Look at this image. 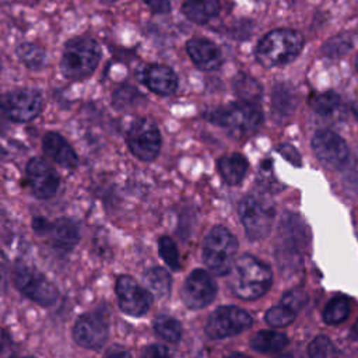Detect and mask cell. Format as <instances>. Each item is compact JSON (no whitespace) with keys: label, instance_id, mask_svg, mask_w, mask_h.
<instances>
[{"label":"cell","instance_id":"10","mask_svg":"<svg viewBox=\"0 0 358 358\" xmlns=\"http://www.w3.org/2000/svg\"><path fill=\"white\" fill-rule=\"evenodd\" d=\"M217 294V284L211 274L203 268L193 270L186 278L182 288V299L189 309H201L213 299Z\"/></svg>","mask_w":358,"mask_h":358},{"label":"cell","instance_id":"38","mask_svg":"<svg viewBox=\"0 0 358 358\" xmlns=\"http://www.w3.org/2000/svg\"><path fill=\"white\" fill-rule=\"evenodd\" d=\"M143 358H171V354L164 345L154 344L144 351Z\"/></svg>","mask_w":358,"mask_h":358},{"label":"cell","instance_id":"39","mask_svg":"<svg viewBox=\"0 0 358 358\" xmlns=\"http://www.w3.org/2000/svg\"><path fill=\"white\" fill-rule=\"evenodd\" d=\"M345 179L347 182L354 186V187H358V159L354 161L350 168L347 169V175H345Z\"/></svg>","mask_w":358,"mask_h":358},{"label":"cell","instance_id":"17","mask_svg":"<svg viewBox=\"0 0 358 358\" xmlns=\"http://www.w3.org/2000/svg\"><path fill=\"white\" fill-rule=\"evenodd\" d=\"M143 84L152 92L166 96L172 95L178 88V77L175 71L164 64H151L141 73Z\"/></svg>","mask_w":358,"mask_h":358},{"label":"cell","instance_id":"12","mask_svg":"<svg viewBox=\"0 0 358 358\" xmlns=\"http://www.w3.org/2000/svg\"><path fill=\"white\" fill-rule=\"evenodd\" d=\"M27 182L35 197L50 199L59 189L60 178L49 162L42 158H32L27 164Z\"/></svg>","mask_w":358,"mask_h":358},{"label":"cell","instance_id":"29","mask_svg":"<svg viewBox=\"0 0 358 358\" xmlns=\"http://www.w3.org/2000/svg\"><path fill=\"white\" fill-rule=\"evenodd\" d=\"M341 101H340V96L336 94V92H331V91H327V92H322V94H317L315 95L312 99H310V106L312 109L322 115V116H330L333 115L338 106H340Z\"/></svg>","mask_w":358,"mask_h":358},{"label":"cell","instance_id":"31","mask_svg":"<svg viewBox=\"0 0 358 358\" xmlns=\"http://www.w3.org/2000/svg\"><path fill=\"white\" fill-rule=\"evenodd\" d=\"M308 355L309 358H336L337 351L329 337L317 336L308 345Z\"/></svg>","mask_w":358,"mask_h":358},{"label":"cell","instance_id":"40","mask_svg":"<svg viewBox=\"0 0 358 358\" xmlns=\"http://www.w3.org/2000/svg\"><path fill=\"white\" fill-rule=\"evenodd\" d=\"M103 358H130V354L124 350H116V351H110Z\"/></svg>","mask_w":358,"mask_h":358},{"label":"cell","instance_id":"8","mask_svg":"<svg viewBox=\"0 0 358 358\" xmlns=\"http://www.w3.org/2000/svg\"><path fill=\"white\" fill-rule=\"evenodd\" d=\"M126 141L133 152L141 161H152L161 148V134L157 124L147 117L134 120L127 133Z\"/></svg>","mask_w":358,"mask_h":358},{"label":"cell","instance_id":"34","mask_svg":"<svg viewBox=\"0 0 358 358\" xmlns=\"http://www.w3.org/2000/svg\"><path fill=\"white\" fill-rule=\"evenodd\" d=\"M281 302H282L281 305L287 306L288 309H291L292 312L296 313L306 305L308 294L302 288H294V289H289L288 292H285L282 295Z\"/></svg>","mask_w":358,"mask_h":358},{"label":"cell","instance_id":"43","mask_svg":"<svg viewBox=\"0 0 358 358\" xmlns=\"http://www.w3.org/2000/svg\"><path fill=\"white\" fill-rule=\"evenodd\" d=\"M274 358H292V357H291V354H281V355H277Z\"/></svg>","mask_w":358,"mask_h":358},{"label":"cell","instance_id":"3","mask_svg":"<svg viewBox=\"0 0 358 358\" xmlns=\"http://www.w3.org/2000/svg\"><path fill=\"white\" fill-rule=\"evenodd\" d=\"M101 59V49L94 39L73 38L63 49L60 70L69 80H83L90 77Z\"/></svg>","mask_w":358,"mask_h":358},{"label":"cell","instance_id":"37","mask_svg":"<svg viewBox=\"0 0 358 358\" xmlns=\"http://www.w3.org/2000/svg\"><path fill=\"white\" fill-rule=\"evenodd\" d=\"M148 8L155 14H166L171 11V1L169 0H144Z\"/></svg>","mask_w":358,"mask_h":358},{"label":"cell","instance_id":"18","mask_svg":"<svg viewBox=\"0 0 358 358\" xmlns=\"http://www.w3.org/2000/svg\"><path fill=\"white\" fill-rule=\"evenodd\" d=\"M42 147L45 154L60 166L67 169H73L77 166L78 157L74 148L59 133L49 131L48 134H45L42 140Z\"/></svg>","mask_w":358,"mask_h":358},{"label":"cell","instance_id":"23","mask_svg":"<svg viewBox=\"0 0 358 358\" xmlns=\"http://www.w3.org/2000/svg\"><path fill=\"white\" fill-rule=\"evenodd\" d=\"M288 344L285 334L273 330H260L250 338V345L259 352H278Z\"/></svg>","mask_w":358,"mask_h":358},{"label":"cell","instance_id":"27","mask_svg":"<svg viewBox=\"0 0 358 358\" xmlns=\"http://www.w3.org/2000/svg\"><path fill=\"white\" fill-rule=\"evenodd\" d=\"M154 330L157 334L168 343H178L182 336L180 323L168 315H159L154 322Z\"/></svg>","mask_w":358,"mask_h":358},{"label":"cell","instance_id":"25","mask_svg":"<svg viewBox=\"0 0 358 358\" xmlns=\"http://www.w3.org/2000/svg\"><path fill=\"white\" fill-rule=\"evenodd\" d=\"M232 87L235 94L241 98V101H245V102L255 103V101H257L263 94L260 83L246 73L236 74V77L234 78Z\"/></svg>","mask_w":358,"mask_h":358},{"label":"cell","instance_id":"22","mask_svg":"<svg viewBox=\"0 0 358 358\" xmlns=\"http://www.w3.org/2000/svg\"><path fill=\"white\" fill-rule=\"evenodd\" d=\"M220 0H186L182 11L194 24H206L220 13Z\"/></svg>","mask_w":358,"mask_h":358},{"label":"cell","instance_id":"44","mask_svg":"<svg viewBox=\"0 0 358 358\" xmlns=\"http://www.w3.org/2000/svg\"><path fill=\"white\" fill-rule=\"evenodd\" d=\"M10 358H32V357H21V355H14V357H10Z\"/></svg>","mask_w":358,"mask_h":358},{"label":"cell","instance_id":"14","mask_svg":"<svg viewBox=\"0 0 358 358\" xmlns=\"http://www.w3.org/2000/svg\"><path fill=\"white\" fill-rule=\"evenodd\" d=\"M116 295L120 309L129 316H143L151 306V294L140 287L130 275L119 277Z\"/></svg>","mask_w":358,"mask_h":358},{"label":"cell","instance_id":"5","mask_svg":"<svg viewBox=\"0 0 358 358\" xmlns=\"http://www.w3.org/2000/svg\"><path fill=\"white\" fill-rule=\"evenodd\" d=\"M236 248L238 242L231 231L217 225L210 229L203 241V260L214 274H228L234 267Z\"/></svg>","mask_w":358,"mask_h":358},{"label":"cell","instance_id":"16","mask_svg":"<svg viewBox=\"0 0 358 358\" xmlns=\"http://www.w3.org/2000/svg\"><path fill=\"white\" fill-rule=\"evenodd\" d=\"M186 50L193 63L204 71L217 70L224 62L220 48L206 38L190 39L186 43Z\"/></svg>","mask_w":358,"mask_h":358},{"label":"cell","instance_id":"30","mask_svg":"<svg viewBox=\"0 0 358 358\" xmlns=\"http://www.w3.org/2000/svg\"><path fill=\"white\" fill-rule=\"evenodd\" d=\"M145 281L148 287L159 296H164L171 289V275L162 267H152L145 273Z\"/></svg>","mask_w":358,"mask_h":358},{"label":"cell","instance_id":"4","mask_svg":"<svg viewBox=\"0 0 358 358\" xmlns=\"http://www.w3.org/2000/svg\"><path fill=\"white\" fill-rule=\"evenodd\" d=\"M208 119L235 136H248L263 123V112L256 103L241 101L211 110Z\"/></svg>","mask_w":358,"mask_h":358},{"label":"cell","instance_id":"42","mask_svg":"<svg viewBox=\"0 0 358 358\" xmlns=\"http://www.w3.org/2000/svg\"><path fill=\"white\" fill-rule=\"evenodd\" d=\"M352 112H354V115L357 116V119H358V102L352 106Z\"/></svg>","mask_w":358,"mask_h":358},{"label":"cell","instance_id":"33","mask_svg":"<svg viewBox=\"0 0 358 358\" xmlns=\"http://www.w3.org/2000/svg\"><path fill=\"white\" fill-rule=\"evenodd\" d=\"M158 250L162 257V260L172 268V270H179L180 263H179V253L175 242L168 238V236H161L158 239Z\"/></svg>","mask_w":358,"mask_h":358},{"label":"cell","instance_id":"28","mask_svg":"<svg viewBox=\"0 0 358 358\" xmlns=\"http://www.w3.org/2000/svg\"><path fill=\"white\" fill-rule=\"evenodd\" d=\"M350 315V302L344 296L333 298L323 310V320L327 324H340Z\"/></svg>","mask_w":358,"mask_h":358},{"label":"cell","instance_id":"21","mask_svg":"<svg viewBox=\"0 0 358 358\" xmlns=\"http://www.w3.org/2000/svg\"><path fill=\"white\" fill-rule=\"evenodd\" d=\"M248 166L246 158L236 152L227 154L218 159V171L222 179L231 186H236L243 180Z\"/></svg>","mask_w":358,"mask_h":358},{"label":"cell","instance_id":"24","mask_svg":"<svg viewBox=\"0 0 358 358\" xmlns=\"http://www.w3.org/2000/svg\"><path fill=\"white\" fill-rule=\"evenodd\" d=\"M273 109L278 116H289L296 106V94L287 84H277L273 90Z\"/></svg>","mask_w":358,"mask_h":358},{"label":"cell","instance_id":"11","mask_svg":"<svg viewBox=\"0 0 358 358\" xmlns=\"http://www.w3.org/2000/svg\"><path fill=\"white\" fill-rule=\"evenodd\" d=\"M3 109L14 122L34 120L42 110V96L35 90H17L4 95Z\"/></svg>","mask_w":358,"mask_h":358},{"label":"cell","instance_id":"6","mask_svg":"<svg viewBox=\"0 0 358 358\" xmlns=\"http://www.w3.org/2000/svg\"><path fill=\"white\" fill-rule=\"evenodd\" d=\"M14 285L34 302L49 306L56 302L59 294L56 287L36 268L18 264L13 271Z\"/></svg>","mask_w":358,"mask_h":358},{"label":"cell","instance_id":"2","mask_svg":"<svg viewBox=\"0 0 358 358\" xmlns=\"http://www.w3.org/2000/svg\"><path fill=\"white\" fill-rule=\"evenodd\" d=\"M303 38L292 29H274L257 43L255 56L266 67L282 66L292 62L302 50Z\"/></svg>","mask_w":358,"mask_h":358},{"label":"cell","instance_id":"36","mask_svg":"<svg viewBox=\"0 0 358 358\" xmlns=\"http://www.w3.org/2000/svg\"><path fill=\"white\" fill-rule=\"evenodd\" d=\"M278 152L287 159V161H289L291 164H294V165H296V166H301V155H299V152L296 151V148L295 147H292L291 144H281L280 147H278Z\"/></svg>","mask_w":358,"mask_h":358},{"label":"cell","instance_id":"32","mask_svg":"<svg viewBox=\"0 0 358 358\" xmlns=\"http://www.w3.org/2000/svg\"><path fill=\"white\" fill-rule=\"evenodd\" d=\"M264 319L273 327H284V326H288L289 323L294 322L295 312H292L291 309H288L284 305H277V306L270 308L266 312Z\"/></svg>","mask_w":358,"mask_h":358},{"label":"cell","instance_id":"45","mask_svg":"<svg viewBox=\"0 0 358 358\" xmlns=\"http://www.w3.org/2000/svg\"><path fill=\"white\" fill-rule=\"evenodd\" d=\"M355 67H357V71H358V57H357V62H355Z\"/></svg>","mask_w":358,"mask_h":358},{"label":"cell","instance_id":"41","mask_svg":"<svg viewBox=\"0 0 358 358\" xmlns=\"http://www.w3.org/2000/svg\"><path fill=\"white\" fill-rule=\"evenodd\" d=\"M227 358H249V357H246L245 354H241V352H235V354H231V355H228Z\"/></svg>","mask_w":358,"mask_h":358},{"label":"cell","instance_id":"7","mask_svg":"<svg viewBox=\"0 0 358 358\" xmlns=\"http://www.w3.org/2000/svg\"><path fill=\"white\" fill-rule=\"evenodd\" d=\"M239 217L246 235L253 239H263L268 235L274 218L273 207L256 196H246L239 203Z\"/></svg>","mask_w":358,"mask_h":358},{"label":"cell","instance_id":"19","mask_svg":"<svg viewBox=\"0 0 358 358\" xmlns=\"http://www.w3.org/2000/svg\"><path fill=\"white\" fill-rule=\"evenodd\" d=\"M280 236H281V246L285 255L296 256L299 249L306 243V228L301 218L294 214H287L282 218L280 227Z\"/></svg>","mask_w":358,"mask_h":358},{"label":"cell","instance_id":"26","mask_svg":"<svg viewBox=\"0 0 358 358\" xmlns=\"http://www.w3.org/2000/svg\"><path fill=\"white\" fill-rule=\"evenodd\" d=\"M15 52H17L20 62L24 63L28 69L36 70L45 64V59H46L45 50L36 43L24 42L17 46Z\"/></svg>","mask_w":358,"mask_h":358},{"label":"cell","instance_id":"15","mask_svg":"<svg viewBox=\"0 0 358 358\" xmlns=\"http://www.w3.org/2000/svg\"><path fill=\"white\" fill-rule=\"evenodd\" d=\"M73 336L81 347L96 350L102 347L108 338V324L96 313H84L77 319Z\"/></svg>","mask_w":358,"mask_h":358},{"label":"cell","instance_id":"35","mask_svg":"<svg viewBox=\"0 0 358 358\" xmlns=\"http://www.w3.org/2000/svg\"><path fill=\"white\" fill-rule=\"evenodd\" d=\"M140 98V92L129 85H123L113 94V103L116 108H129L136 105V99Z\"/></svg>","mask_w":358,"mask_h":358},{"label":"cell","instance_id":"13","mask_svg":"<svg viewBox=\"0 0 358 358\" xmlns=\"http://www.w3.org/2000/svg\"><path fill=\"white\" fill-rule=\"evenodd\" d=\"M312 148L316 157L329 168H340L348 158L345 141L327 129H320L313 134Z\"/></svg>","mask_w":358,"mask_h":358},{"label":"cell","instance_id":"1","mask_svg":"<svg viewBox=\"0 0 358 358\" xmlns=\"http://www.w3.org/2000/svg\"><path fill=\"white\" fill-rule=\"evenodd\" d=\"M271 278V270L266 263L250 255H243L234 264L231 287L242 299H257L268 291Z\"/></svg>","mask_w":358,"mask_h":358},{"label":"cell","instance_id":"20","mask_svg":"<svg viewBox=\"0 0 358 358\" xmlns=\"http://www.w3.org/2000/svg\"><path fill=\"white\" fill-rule=\"evenodd\" d=\"M46 234H49L52 245L62 252L71 250L78 242V227L69 218H59L50 222Z\"/></svg>","mask_w":358,"mask_h":358},{"label":"cell","instance_id":"9","mask_svg":"<svg viewBox=\"0 0 358 358\" xmlns=\"http://www.w3.org/2000/svg\"><path fill=\"white\" fill-rule=\"evenodd\" d=\"M252 324L250 315L238 306H221L214 310L206 324V333L211 338L236 336Z\"/></svg>","mask_w":358,"mask_h":358}]
</instances>
